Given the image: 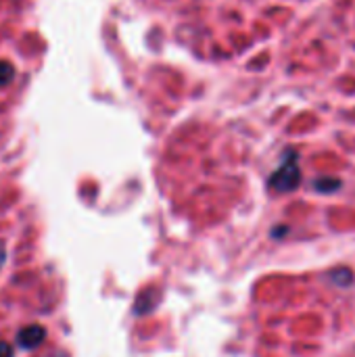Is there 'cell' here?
Returning a JSON list of instances; mask_svg holds the SVG:
<instances>
[{
  "mask_svg": "<svg viewBox=\"0 0 355 357\" xmlns=\"http://www.w3.org/2000/svg\"><path fill=\"white\" fill-rule=\"evenodd\" d=\"M270 186L276 190V192H291L293 188L299 186V167L297 163L291 159L287 165H282L270 180Z\"/></svg>",
  "mask_w": 355,
  "mask_h": 357,
  "instance_id": "6da1fadb",
  "label": "cell"
},
{
  "mask_svg": "<svg viewBox=\"0 0 355 357\" xmlns=\"http://www.w3.org/2000/svg\"><path fill=\"white\" fill-rule=\"evenodd\" d=\"M15 79V67L8 61H0V88L8 86Z\"/></svg>",
  "mask_w": 355,
  "mask_h": 357,
  "instance_id": "7a4b0ae2",
  "label": "cell"
},
{
  "mask_svg": "<svg viewBox=\"0 0 355 357\" xmlns=\"http://www.w3.org/2000/svg\"><path fill=\"white\" fill-rule=\"evenodd\" d=\"M333 278H335V280H339L341 284H349V282L354 280V274H352L347 268H341V270L333 272Z\"/></svg>",
  "mask_w": 355,
  "mask_h": 357,
  "instance_id": "3957f363",
  "label": "cell"
},
{
  "mask_svg": "<svg viewBox=\"0 0 355 357\" xmlns=\"http://www.w3.org/2000/svg\"><path fill=\"white\" fill-rule=\"evenodd\" d=\"M316 188L318 190H322V192H333V190H337L339 188V182H316Z\"/></svg>",
  "mask_w": 355,
  "mask_h": 357,
  "instance_id": "277c9868",
  "label": "cell"
}]
</instances>
